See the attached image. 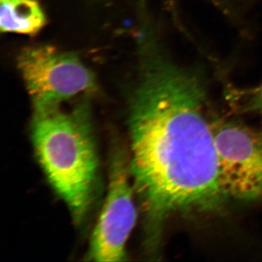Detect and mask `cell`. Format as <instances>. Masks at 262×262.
<instances>
[{
  "instance_id": "6da1fadb",
  "label": "cell",
  "mask_w": 262,
  "mask_h": 262,
  "mask_svg": "<svg viewBox=\"0 0 262 262\" xmlns=\"http://www.w3.org/2000/svg\"><path fill=\"white\" fill-rule=\"evenodd\" d=\"M139 41L130 170L144 207L146 247L157 254L169 216L220 213L228 200L220 187L204 72L169 58L151 28Z\"/></svg>"
},
{
  "instance_id": "3957f363",
  "label": "cell",
  "mask_w": 262,
  "mask_h": 262,
  "mask_svg": "<svg viewBox=\"0 0 262 262\" xmlns=\"http://www.w3.org/2000/svg\"><path fill=\"white\" fill-rule=\"evenodd\" d=\"M18 68L34 112L61 106L63 101L97 89L92 71L77 55L51 46L24 48L18 57Z\"/></svg>"
},
{
  "instance_id": "277c9868",
  "label": "cell",
  "mask_w": 262,
  "mask_h": 262,
  "mask_svg": "<svg viewBox=\"0 0 262 262\" xmlns=\"http://www.w3.org/2000/svg\"><path fill=\"white\" fill-rule=\"evenodd\" d=\"M222 192L227 200L262 198V130L212 117Z\"/></svg>"
},
{
  "instance_id": "52a82bcc",
  "label": "cell",
  "mask_w": 262,
  "mask_h": 262,
  "mask_svg": "<svg viewBox=\"0 0 262 262\" xmlns=\"http://www.w3.org/2000/svg\"><path fill=\"white\" fill-rule=\"evenodd\" d=\"M230 98L238 111L262 116V83L251 89L236 90Z\"/></svg>"
},
{
  "instance_id": "7a4b0ae2",
  "label": "cell",
  "mask_w": 262,
  "mask_h": 262,
  "mask_svg": "<svg viewBox=\"0 0 262 262\" xmlns=\"http://www.w3.org/2000/svg\"><path fill=\"white\" fill-rule=\"evenodd\" d=\"M32 140L52 187L80 223L89 210L97 182L98 158L88 101L34 112Z\"/></svg>"
},
{
  "instance_id": "5b68a950",
  "label": "cell",
  "mask_w": 262,
  "mask_h": 262,
  "mask_svg": "<svg viewBox=\"0 0 262 262\" xmlns=\"http://www.w3.org/2000/svg\"><path fill=\"white\" fill-rule=\"evenodd\" d=\"M106 201L95 227L88 258L95 261H121L137 213L129 170L123 155L115 152L110 166Z\"/></svg>"
},
{
  "instance_id": "8992f818",
  "label": "cell",
  "mask_w": 262,
  "mask_h": 262,
  "mask_svg": "<svg viewBox=\"0 0 262 262\" xmlns=\"http://www.w3.org/2000/svg\"><path fill=\"white\" fill-rule=\"evenodd\" d=\"M0 28L5 33L34 35L46 17L38 0H0Z\"/></svg>"
}]
</instances>
